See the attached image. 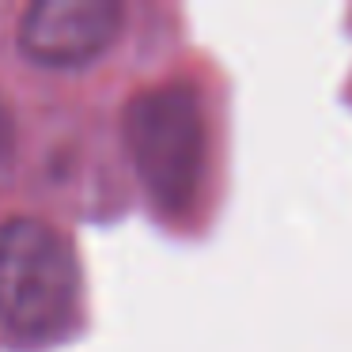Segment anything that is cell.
<instances>
[{
  "mask_svg": "<svg viewBox=\"0 0 352 352\" xmlns=\"http://www.w3.org/2000/svg\"><path fill=\"white\" fill-rule=\"evenodd\" d=\"M122 137L152 212L186 220L208 178V118L201 91L186 80L137 91L122 110Z\"/></svg>",
  "mask_w": 352,
  "mask_h": 352,
  "instance_id": "cell-1",
  "label": "cell"
},
{
  "mask_svg": "<svg viewBox=\"0 0 352 352\" xmlns=\"http://www.w3.org/2000/svg\"><path fill=\"white\" fill-rule=\"evenodd\" d=\"M84 276L72 243L38 216L0 223V329L27 349L54 344L76 326Z\"/></svg>",
  "mask_w": 352,
  "mask_h": 352,
  "instance_id": "cell-2",
  "label": "cell"
},
{
  "mask_svg": "<svg viewBox=\"0 0 352 352\" xmlns=\"http://www.w3.org/2000/svg\"><path fill=\"white\" fill-rule=\"evenodd\" d=\"M122 23L118 0H34L19 19V50L42 69H84L114 46Z\"/></svg>",
  "mask_w": 352,
  "mask_h": 352,
  "instance_id": "cell-3",
  "label": "cell"
},
{
  "mask_svg": "<svg viewBox=\"0 0 352 352\" xmlns=\"http://www.w3.org/2000/svg\"><path fill=\"white\" fill-rule=\"evenodd\" d=\"M12 155H16V118L0 99V167H8Z\"/></svg>",
  "mask_w": 352,
  "mask_h": 352,
  "instance_id": "cell-4",
  "label": "cell"
}]
</instances>
